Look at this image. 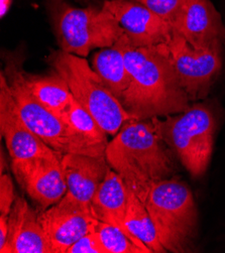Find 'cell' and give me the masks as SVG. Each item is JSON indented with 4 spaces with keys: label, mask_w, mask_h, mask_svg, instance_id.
Masks as SVG:
<instances>
[{
    "label": "cell",
    "mask_w": 225,
    "mask_h": 253,
    "mask_svg": "<svg viewBox=\"0 0 225 253\" xmlns=\"http://www.w3.org/2000/svg\"><path fill=\"white\" fill-rule=\"evenodd\" d=\"M11 2V0H0V15H1V17H4V15L8 12Z\"/></svg>",
    "instance_id": "obj_26"
},
{
    "label": "cell",
    "mask_w": 225,
    "mask_h": 253,
    "mask_svg": "<svg viewBox=\"0 0 225 253\" xmlns=\"http://www.w3.org/2000/svg\"><path fill=\"white\" fill-rule=\"evenodd\" d=\"M8 237V216L0 215V251L6 244Z\"/></svg>",
    "instance_id": "obj_25"
},
{
    "label": "cell",
    "mask_w": 225,
    "mask_h": 253,
    "mask_svg": "<svg viewBox=\"0 0 225 253\" xmlns=\"http://www.w3.org/2000/svg\"><path fill=\"white\" fill-rule=\"evenodd\" d=\"M128 198L129 190L126 183L116 171L109 168L92 199V215L98 221L109 223L130 232L126 226Z\"/></svg>",
    "instance_id": "obj_16"
},
{
    "label": "cell",
    "mask_w": 225,
    "mask_h": 253,
    "mask_svg": "<svg viewBox=\"0 0 225 253\" xmlns=\"http://www.w3.org/2000/svg\"><path fill=\"white\" fill-rule=\"evenodd\" d=\"M48 9L63 52L85 58L94 48L113 45L124 35L116 18L104 6L79 8L65 0H52Z\"/></svg>",
    "instance_id": "obj_5"
},
{
    "label": "cell",
    "mask_w": 225,
    "mask_h": 253,
    "mask_svg": "<svg viewBox=\"0 0 225 253\" xmlns=\"http://www.w3.org/2000/svg\"><path fill=\"white\" fill-rule=\"evenodd\" d=\"M48 63L66 81L73 97L95 118L106 134L114 135L124 124L136 120L84 58L60 49L48 57Z\"/></svg>",
    "instance_id": "obj_4"
},
{
    "label": "cell",
    "mask_w": 225,
    "mask_h": 253,
    "mask_svg": "<svg viewBox=\"0 0 225 253\" xmlns=\"http://www.w3.org/2000/svg\"><path fill=\"white\" fill-rule=\"evenodd\" d=\"M12 170L18 184L41 206L42 211L57 204L67 193L62 159L38 158L12 162Z\"/></svg>",
    "instance_id": "obj_10"
},
{
    "label": "cell",
    "mask_w": 225,
    "mask_h": 253,
    "mask_svg": "<svg viewBox=\"0 0 225 253\" xmlns=\"http://www.w3.org/2000/svg\"><path fill=\"white\" fill-rule=\"evenodd\" d=\"M161 139L177 154L191 175L201 176L206 171L213 151L216 120L204 104L190 106L164 120L152 118Z\"/></svg>",
    "instance_id": "obj_6"
},
{
    "label": "cell",
    "mask_w": 225,
    "mask_h": 253,
    "mask_svg": "<svg viewBox=\"0 0 225 253\" xmlns=\"http://www.w3.org/2000/svg\"><path fill=\"white\" fill-rule=\"evenodd\" d=\"M173 28L180 16L187 0H136Z\"/></svg>",
    "instance_id": "obj_22"
},
{
    "label": "cell",
    "mask_w": 225,
    "mask_h": 253,
    "mask_svg": "<svg viewBox=\"0 0 225 253\" xmlns=\"http://www.w3.org/2000/svg\"><path fill=\"white\" fill-rule=\"evenodd\" d=\"M166 45L181 85L190 99L206 95L222 67V45L196 49L176 33H173Z\"/></svg>",
    "instance_id": "obj_8"
},
{
    "label": "cell",
    "mask_w": 225,
    "mask_h": 253,
    "mask_svg": "<svg viewBox=\"0 0 225 253\" xmlns=\"http://www.w3.org/2000/svg\"><path fill=\"white\" fill-rule=\"evenodd\" d=\"M109 167L105 156L65 155L62 168L68 190L62 199L91 212L92 199L103 182Z\"/></svg>",
    "instance_id": "obj_14"
},
{
    "label": "cell",
    "mask_w": 225,
    "mask_h": 253,
    "mask_svg": "<svg viewBox=\"0 0 225 253\" xmlns=\"http://www.w3.org/2000/svg\"><path fill=\"white\" fill-rule=\"evenodd\" d=\"M2 72L23 121L49 147L64 156H105L106 144L91 140L71 128L32 94L24 79V70L20 62L12 57L5 58V68Z\"/></svg>",
    "instance_id": "obj_3"
},
{
    "label": "cell",
    "mask_w": 225,
    "mask_h": 253,
    "mask_svg": "<svg viewBox=\"0 0 225 253\" xmlns=\"http://www.w3.org/2000/svg\"><path fill=\"white\" fill-rule=\"evenodd\" d=\"M144 206L167 251L185 252L197 229V209L190 189L177 180H162L149 190Z\"/></svg>",
    "instance_id": "obj_7"
},
{
    "label": "cell",
    "mask_w": 225,
    "mask_h": 253,
    "mask_svg": "<svg viewBox=\"0 0 225 253\" xmlns=\"http://www.w3.org/2000/svg\"><path fill=\"white\" fill-rule=\"evenodd\" d=\"M39 220L51 245L52 253H66L72 244L92 231L98 221L90 211L64 199L39 212Z\"/></svg>",
    "instance_id": "obj_12"
},
{
    "label": "cell",
    "mask_w": 225,
    "mask_h": 253,
    "mask_svg": "<svg viewBox=\"0 0 225 253\" xmlns=\"http://www.w3.org/2000/svg\"><path fill=\"white\" fill-rule=\"evenodd\" d=\"M1 168H0V172H1V174L2 173H4V170H5V169H4V167H5V165H6V163H5V161H4V155H3V151H1Z\"/></svg>",
    "instance_id": "obj_27"
},
{
    "label": "cell",
    "mask_w": 225,
    "mask_h": 253,
    "mask_svg": "<svg viewBox=\"0 0 225 253\" xmlns=\"http://www.w3.org/2000/svg\"><path fill=\"white\" fill-rule=\"evenodd\" d=\"M15 199L13 182L10 175L2 173L0 176V215H9Z\"/></svg>",
    "instance_id": "obj_24"
},
{
    "label": "cell",
    "mask_w": 225,
    "mask_h": 253,
    "mask_svg": "<svg viewBox=\"0 0 225 253\" xmlns=\"http://www.w3.org/2000/svg\"><path fill=\"white\" fill-rule=\"evenodd\" d=\"M94 229L98 232L108 253H153L137 237L114 225L97 221Z\"/></svg>",
    "instance_id": "obj_20"
},
{
    "label": "cell",
    "mask_w": 225,
    "mask_h": 253,
    "mask_svg": "<svg viewBox=\"0 0 225 253\" xmlns=\"http://www.w3.org/2000/svg\"><path fill=\"white\" fill-rule=\"evenodd\" d=\"M60 118L71 128L87 138L106 145L108 144L106 133L100 127L95 118L75 98L61 113Z\"/></svg>",
    "instance_id": "obj_21"
},
{
    "label": "cell",
    "mask_w": 225,
    "mask_h": 253,
    "mask_svg": "<svg viewBox=\"0 0 225 253\" xmlns=\"http://www.w3.org/2000/svg\"><path fill=\"white\" fill-rule=\"evenodd\" d=\"M124 60L130 85L120 102L136 120L166 117L190 107V97L181 85L166 43L137 47L128 38Z\"/></svg>",
    "instance_id": "obj_1"
},
{
    "label": "cell",
    "mask_w": 225,
    "mask_h": 253,
    "mask_svg": "<svg viewBox=\"0 0 225 253\" xmlns=\"http://www.w3.org/2000/svg\"><path fill=\"white\" fill-rule=\"evenodd\" d=\"M66 253H108L97 231H92L72 244Z\"/></svg>",
    "instance_id": "obj_23"
},
{
    "label": "cell",
    "mask_w": 225,
    "mask_h": 253,
    "mask_svg": "<svg viewBox=\"0 0 225 253\" xmlns=\"http://www.w3.org/2000/svg\"><path fill=\"white\" fill-rule=\"evenodd\" d=\"M151 121L133 120L124 124L108 142L105 158L129 190L144 204L149 190L172 171V161Z\"/></svg>",
    "instance_id": "obj_2"
},
{
    "label": "cell",
    "mask_w": 225,
    "mask_h": 253,
    "mask_svg": "<svg viewBox=\"0 0 225 253\" xmlns=\"http://www.w3.org/2000/svg\"><path fill=\"white\" fill-rule=\"evenodd\" d=\"M103 6L113 14L135 46L168 43L172 39L171 24L136 0H106Z\"/></svg>",
    "instance_id": "obj_11"
},
{
    "label": "cell",
    "mask_w": 225,
    "mask_h": 253,
    "mask_svg": "<svg viewBox=\"0 0 225 253\" xmlns=\"http://www.w3.org/2000/svg\"><path fill=\"white\" fill-rule=\"evenodd\" d=\"M127 42L128 37L123 35L113 45L99 50L92 58V69L119 101L130 85V76L124 60Z\"/></svg>",
    "instance_id": "obj_17"
},
{
    "label": "cell",
    "mask_w": 225,
    "mask_h": 253,
    "mask_svg": "<svg viewBox=\"0 0 225 253\" xmlns=\"http://www.w3.org/2000/svg\"><path fill=\"white\" fill-rule=\"evenodd\" d=\"M126 226L129 231L142 241L153 253L167 252L158 237L154 222L144 204L131 190H129Z\"/></svg>",
    "instance_id": "obj_19"
},
{
    "label": "cell",
    "mask_w": 225,
    "mask_h": 253,
    "mask_svg": "<svg viewBox=\"0 0 225 253\" xmlns=\"http://www.w3.org/2000/svg\"><path fill=\"white\" fill-rule=\"evenodd\" d=\"M23 74L32 94L44 106L60 117L74 98L66 81L55 71L47 76L32 75L26 71Z\"/></svg>",
    "instance_id": "obj_18"
},
{
    "label": "cell",
    "mask_w": 225,
    "mask_h": 253,
    "mask_svg": "<svg viewBox=\"0 0 225 253\" xmlns=\"http://www.w3.org/2000/svg\"><path fill=\"white\" fill-rule=\"evenodd\" d=\"M0 129L12 162L64 157L43 141L23 121L3 72L0 75Z\"/></svg>",
    "instance_id": "obj_9"
},
{
    "label": "cell",
    "mask_w": 225,
    "mask_h": 253,
    "mask_svg": "<svg viewBox=\"0 0 225 253\" xmlns=\"http://www.w3.org/2000/svg\"><path fill=\"white\" fill-rule=\"evenodd\" d=\"M1 253H52L39 220V212L26 199L16 197L8 215V237Z\"/></svg>",
    "instance_id": "obj_15"
},
{
    "label": "cell",
    "mask_w": 225,
    "mask_h": 253,
    "mask_svg": "<svg viewBox=\"0 0 225 253\" xmlns=\"http://www.w3.org/2000/svg\"><path fill=\"white\" fill-rule=\"evenodd\" d=\"M173 33L180 35L196 49L225 44L224 23L210 0H187L173 25Z\"/></svg>",
    "instance_id": "obj_13"
}]
</instances>
